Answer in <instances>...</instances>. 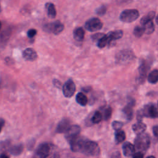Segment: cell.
I'll return each mask as SVG.
<instances>
[{"label": "cell", "instance_id": "obj_1", "mask_svg": "<svg viewBox=\"0 0 158 158\" xmlns=\"http://www.w3.org/2000/svg\"><path fill=\"white\" fill-rule=\"evenodd\" d=\"M151 141L149 136L146 133L138 135L135 139V148L136 151L145 153L149 149Z\"/></svg>", "mask_w": 158, "mask_h": 158}, {"label": "cell", "instance_id": "obj_2", "mask_svg": "<svg viewBox=\"0 0 158 158\" xmlns=\"http://www.w3.org/2000/svg\"><path fill=\"white\" fill-rule=\"evenodd\" d=\"M80 152L88 156H96L99 154L100 149L96 143L86 139Z\"/></svg>", "mask_w": 158, "mask_h": 158}, {"label": "cell", "instance_id": "obj_3", "mask_svg": "<svg viewBox=\"0 0 158 158\" xmlns=\"http://www.w3.org/2000/svg\"><path fill=\"white\" fill-rule=\"evenodd\" d=\"M139 16L138 10L135 9H125L123 10L120 15V20L125 23H131L136 20Z\"/></svg>", "mask_w": 158, "mask_h": 158}, {"label": "cell", "instance_id": "obj_4", "mask_svg": "<svg viewBox=\"0 0 158 158\" xmlns=\"http://www.w3.org/2000/svg\"><path fill=\"white\" fill-rule=\"evenodd\" d=\"M43 28V30L47 33H51L57 35L63 31L64 26L60 21L56 20L44 24Z\"/></svg>", "mask_w": 158, "mask_h": 158}, {"label": "cell", "instance_id": "obj_5", "mask_svg": "<svg viewBox=\"0 0 158 158\" xmlns=\"http://www.w3.org/2000/svg\"><path fill=\"white\" fill-rule=\"evenodd\" d=\"M103 23L99 18L93 17L88 19L85 23V28L89 31H96L102 28Z\"/></svg>", "mask_w": 158, "mask_h": 158}, {"label": "cell", "instance_id": "obj_6", "mask_svg": "<svg viewBox=\"0 0 158 158\" xmlns=\"http://www.w3.org/2000/svg\"><path fill=\"white\" fill-rule=\"evenodd\" d=\"M134 58V54L130 50H122L116 55V61L119 64L129 62Z\"/></svg>", "mask_w": 158, "mask_h": 158}, {"label": "cell", "instance_id": "obj_7", "mask_svg": "<svg viewBox=\"0 0 158 158\" xmlns=\"http://www.w3.org/2000/svg\"><path fill=\"white\" fill-rule=\"evenodd\" d=\"M143 117L156 118L158 115L157 107L152 103L148 104L141 110Z\"/></svg>", "mask_w": 158, "mask_h": 158}, {"label": "cell", "instance_id": "obj_8", "mask_svg": "<svg viewBox=\"0 0 158 158\" xmlns=\"http://www.w3.org/2000/svg\"><path fill=\"white\" fill-rule=\"evenodd\" d=\"M76 90L75 84L71 79H69L62 86L63 94L66 98H71Z\"/></svg>", "mask_w": 158, "mask_h": 158}, {"label": "cell", "instance_id": "obj_9", "mask_svg": "<svg viewBox=\"0 0 158 158\" xmlns=\"http://www.w3.org/2000/svg\"><path fill=\"white\" fill-rule=\"evenodd\" d=\"M80 131H81V128L79 125H71V126L68 129V130L65 133V138H66L67 141L69 143L71 140L78 136Z\"/></svg>", "mask_w": 158, "mask_h": 158}, {"label": "cell", "instance_id": "obj_10", "mask_svg": "<svg viewBox=\"0 0 158 158\" xmlns=\"http://www.w3.org/2000/svg\"><path fill=\"white\" fill-rule=\"evenodd\" d=\"M51 151V147L48 143H43L38 146L36 149V154L40 157H46L49 156Z\"/></svg>", "mask_w": 158, "mask_h": 158}, {"label": "cell", "instance_id": "obj_11", "mask_svg": "<svg viewBox=\"0 0 158 158\" xmlns=\"http://www.w3.org/2000/svg\"><path fill=\"white\" fill-rule=\"evenodd\" d=\"M149 63L146 60H143L142 63L141 64L139 67V79L141 83L144 81V80L146 77L148 71L149 70Z\"/></svg>", "mask_w": 158, "mask_h": 158}, {"label": "cell", "instance_id": "obj_12", "mask_svg": "<svg viewBox=\"0 0 158 158\" xmlns=\"http://www.w3.org/2000/svg\"><path fill=\"white\" fill-rule=\"evenodd\" d=\"M70 126V121L69 119L64 118L59 122L56 128V132L59 133H65Z\"/></svg>", "mask_w": 158, "mask_h": 158}, {"label": "cell", "instance_id": "obj_13", "mask_svg": "<svg viewBox=\"0 0 158 158\" xmlns=\"http://www.w3.org/2000/svg\"><path fill=\"white\" fill-rule=\"evenodd\" d=\"M23 57L26 60L28 61H34L36 59L38 55L35 49L33 48H27L25 49L22 53Z\"/></svg>", "mask_w": 158, "mask_h": 158}, {"label": "cell", "instance_id": "obj_14", "mask_svg": "<svg viewBox=\"0 0 158 158\" xmlns=\"http://www.w3.org/2000/svg\"><path fill=\"white\" fill-rule=\"evenodd\" d=\"M122 151L123 155L125 157H132L133 154L135 152V148L133 144L130 142H125L122 146Z\"/></svg>", "mask_w": 158, "mask_h": 158}, {"label": "cell", "instance_id": "obj_15", "mask_svg": "<svg viewBox=\"0 0 158 158\" xmlns=\"http://www.w3.org/2000/svg\"><path fill=\"white\" fill-rule=\"evenodd\" d=\"M146 125L141 121H138L132 126V130L136 135H139L144 133L146 130Z\"/></svg>", "mask_w": 158, "mask_h": 158}, {"label": "cell", "instance_id": "obj_16", "mask_svg": "<svg viewBox=\"0 0 158 158\" xmlns=\"http://www.w3.org/2000/svg\"><path fill=\"white\" fill-rule=\"evenodd\" d=\"M135 106L134 104L131 103V102H128L127 105L124 107L123 109V112L124 115L125 116L126 118L128 120H131L133 118V109L132 107Z\"/></svg>", "mask_w": 158, "mask_h": 158}, {"label": "cell", "instance_id": "obj_17", "mask_svg": "<svg viewBox=\"0 0 158 158\" xmlns=\"http://www.w3.org/2000/svg\"><path fill=\"white\" fill-rule=\"evenodd\" d=\"M73 38L77 41H82L85 37V31L82 27L76 28L73 32Z\"/></svg>", "mask_w": 158, "mask_h": 158}, {"label": "cell", "instance_id": "obj_18", "mask_svg": "<svg viewBox=\"0 0 158 158\" xmlns=\"http://www.w3.org/2000/svg\"><path fill=\"white\" fill-rule=\"evenodd\" d=\"M45 6L48 17L51 19H54L56 16V10L54 5L51 2H48L46 4Z\"/></svg>", "mask_w": 158, "mask_h": 158}, {"label": "cell", "instance_id": "obj_19", "mask_svg": "<svg viewBox=\"0 0 158 158\" xmlns=\"http://www.w3.org/2000/svg\"><path fill=\"white\" fill-rule=\"evenodd\" d=\"M123 32L122 30H115V31H109L107 35H108L110 41L112 42L113 41H115V40L121 38L123 36Z\"/></svg>", "mask_w": 158, "mask_h": 158}, {"label": "cell", "instance_id": "obj_20", "mask_svg": "<svg viewBox=\"0 0 158 158\" xmlns=\"http://www.w3.org/2000/svg\"><path fill=\"white\" fill-rule=\"evenodd\" d=\"M23 150V146L22 144H19L14 145L9 148V152L10 154L13 156H19L20 155Z\"/></svg>", "mask_w": 158, "mask_h": 158}, {"label": "cell", "instance_id": "obj_21", "mask_svg": "<svg viewBox=\"0 0 158 158\" xmlns=\"http://www.w3.org/2000/svg\"><path fill=\"white\" fill-rule=\"evenodd\" d=\"M98 43H97V46L100 48L102 49L104 47H106L107 45L110 44L112 42L110 41L108 35H104L100 39H99L98 41Z\"/></svg>", "mask_w": 158, "mask_h": 158}, {"label": "cell", "instance_id": "obj_22", "mask_svg": "<svg viewBox=\"0 0 158 158\" xmlns=\"http://www.w3.org/2000/svg\"><path fill=\"white\" fill-rule=\"evenodd\" d=\"M126 135L124 131L120 130L115 131V141L117 144L121 143L123 142V141L125 139Z\"/></svg>", "mask_w": 158, "mask_h": 158}, {"label": "cell", "instance_id": "obj_23", "mask_svg": "<svg viewBox=\"0 0 158 158\" xmlns=\"http://www.w3.org/2000/svg\"><path fill=\"white\" fill-rule=\"evenodd\" d=\"M76 101L82 106H85L88 103V98L83 93H78L76 96Z\"/></svg>", "mask_w": 158, "mask_h": 158}, {"label": "cell", "instance_id": "obj_24", "mask_svg": "<svg viewBox=\"0 0 158 158\" xmlns=\"http://www.w3.org/2000/svg\"><path fill=\"white\" fill-rule=\"evenodd\" d=\"M155 15H156V12L154 11H151V12H148L146 15H145L141 19V20H140L141 25H143L145 23H146L147 22H148L151 20H152V19L154 18Z\"/></svg>", "mask_w": 158, "mask_h": 158}, {"label": "cell", "instance_id": "obj_25", "mask_svg": "<svg viewBox=\"0 0 158 158\" xmlns=\"http://www.w3.org/2000/svg\"><path fill=\"white\" fill-rule=\"evenodd\" d=\"M148 80L150 83L155 84L158 80V70L155 69L151 72L148 77Z\"/></svg>", "mask_w": 158, "mask_h": 158}, {"label": "cell", "instance_id": "obj_26", "mask_svg": "<svg viewBox=\"0 0 158 158\" xmlns=\"http://www.w3.org/2000/svg\"><path fill=\"white\" fill-rule=\"evenodd\" d=\"M143 26L144 29V33H146L147 35H150L154 31L155 27H154V23L152 22V20L147 22Z\"/></svg>", "mask_w": 158, "mask_h": 158}, {"label": "cell", "instance_id": "obj_27", "mask_svg": "<svg viewBox=\"0 0 158 158\" xmlns=\"http://www.w3.org/2000/svg\"><path fill=\"white\" fill-rule=\"evenodd\" d=\"M102 118H102V114L99 111L97 110L94 113L91 118V122L93 123H98L102 120Z\"/></svg>", "mask_w": 158, "mask_h": 158}, {"label": "cell", "instance_id": "obj_28", "mask_svg": "<svg viewBox=\"0 0 158 158\" xmlns=\"http://www.w3.org/2000/svg\"><path fill=\"white\" fill-rule=\"evenodd\" d=\"M144 33V29L143 26H136L133 30V34L134 35L137 37H141Z\"/></svg>", "mask_w": 158, "mask_h": 158}, {"label": "cell", "instance_id": "obj_29", "mask_svg": "<svg viewBox=\"0 0 158 158\" xmlns=\"http://www.w3.org/2000/svg\"><path fill=\"white\" fill-rule=\"evenodd\" d=\"M10 140L6 139L5 141H2L0 142V154H2L10 146Z\"/></svg>", "mask_w": 158, "mask_h": 158}, {"label": "cell", "instance_id": "obj_30", "mask_svg": "<svg viewBox=\"0 0 158 158\" xmlns=\"http://www.w3.org/2000/svg\"><path fill=\"white\" fill-rule=\"evenodd\" d=\"M112 109L110 107H108L106 108L103 112V114H102V118H104L105 120H107L110 118L112 115Z\"/></svg>", "mask_w": 158, "mask_h": 158}, {"label": "cell", "instance_id": "obj_31", "mask_svg": "<svg viewBox=\"0 0 158 158\" xmlns=\"http://www.w3.org/2000/svg\"><path fill=\"white\" fill-rule=\"evenodd\" d=\"M107 10V7L105 5H102L99 7H98L96 9V13L97 15H99V16H102L104 15Z\"/></svg>", "mask_w": 158, "mask_h": 158}, {"label": "cell", "instance_id": "obj_32", "mask_svg": "<svg viewBox=\"0 0 158 158\" xmlns=\"http://www.w3.org/2000/svg\"><path fill=\"white\" fill-rule=\"evenodd\" d=\"M123 126V123L122 122H120V121L115 120V121H114V122L112 123V128H113L115 131L120 130V129L122 128Z\"/></svg>", "mask_w": 158, "mask_h": 158}, {"label": "cell", "instance_id": "obj_33", "mask_svg": "<svg viewBox=\"0 0 158 158\" xmlns=\"http://www.w3.org/2000/svg\"><path fill=\"white\" fill-rule=\"evenodd\" d=\"M37 33V31L35 29H33V28H31V29H30L28 31H27V36L28 38H33Z\"/></svg>", "mask_w": 158, "mask_h": 158}, {"label": "cell", "instance_id": "obj_34", "mask_svg": "<svg viewBox=\"0 0 158 158\" xmlns=\"http://www.w3.org/2000/svg\"><path fill=\"white\" fill-rule=\"evenodd\" d=\"M104 34L102 33H96L94 35H93L91 36V38L93 41H98L99 39H100Z\"/></svg>", "mask_w": 158, "mask_h": 158}, {"label": "cell", "instance_id": "obj_35", "mask_svg": "<svg viewBox=\"0 0 158 158\" xmlns=\"http://www.w3.org/2000/svg\"><path fill=\"white\" fill-rule=\"evenodd\" d=\"M144 156V153L139 152V151H135V152L133 154L132 156L134 158H143Z\"/></svg>", "mask_w": 158, "mask_h": 158}, {"label": "cell", "instance_id": "obj_36", "mask_svg": "<svg viewBox=\"0 0 158 158\" xmlns=\"http://www.w3.org/2000/svg\"><path fill=\"white\" fill-rule=\"evenodd\" d=\"M52 82H53L54 86H55L56 87H57V88H61L62 84H61L60 81H59V80H57V79H54L53 81H52Z\"/></svg>", "mask_w": 158, "mask_h": 158}, {"label": "cell", "instance_id": "obj_37", "mask_svg": "<svg viewBox=\"0 0 158 158\" xmlns=\"http://www.w3.org/2000/svg\"><path fill=\"white\" fill-rule=\"evenodd\" d=\"M152 131L156 137H157L158 136V127L157 125H155L152 128Z\"/></svg>", "mask_w": 158, "mask_h": 158}, {"label": "cell", "instance_id": "obj_38", "mask_svg": "<svg viewBox=\"0 0 158 158\" xmlns=\"http://www.w3.org/2000/svg\"><path fill=\"white\" fill-rule=\"evenodd\" d=\"M4 124H5L4 119L2 118H0V133L1 132L2 129V128L4 126Z\"/></svg>", "mask_w": 158, "mask_h": 158}, {"label": "cell", "instance_id": "obj_39", "mask_svg": "<svg viewBox=\"0 0 158 158\" xmlns=\"http://www.w3.org/2000/svg\"><path fill=\"white\" fill-rule=\"evenodd\" d=\"M34 144H35L34 141H33H33L31 140V141L28 144V148L31 149L32 148H33V145H34Z\"/></svg>", "mask_w": 158, "mask_h": 158}, {"label": "cell", "instance_id": "obj_40", "mask_svg": "<svg viewBox=\"0 0 158 158\" xmlns=\"http://www.w3.org/2000/svg\"><path fill=\"white\" fill-rule=\"evenodd\" d=\"M82 90H83V91H85V92H88V91H89L91 90V88L89 87V86H87V87L83 88L82 89Z\"/></svg>", "mask_w": 158, "mask_h": 158}, {"label": "cell", "instance_id": "obj_41", "mask_svg": "<svg viewBox=\"0 0 158 158\" xmlns=\"http://www.w3.org/2000/svg\"><path fill=\"white\" fill-rule=\"evenodd\" d=\"M1 27H2V24H1V21H0V30H1Z\"/></svg>", "mask_w": 158, "mask_h": 158}, {"label": "cell", "instance_id": "obj_42", "mask_svg": "<svg viewBox=\"0 0 158 158\" xmlns=\"http://www.w3.org/2000/svg\"><path fill=\"white\" fill-rule=\"evenodd\" d=\"M1 12V5H0V13Z\"/></svg>", "mask_w": 158, "mask_h": 158}]
</instances>
